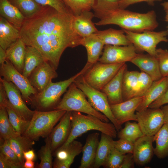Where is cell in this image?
Masks as SVG:
<instances>
[{
  "label": "cell",
  "instance_id": "2e32d148",
  "mask_svg": "<svg viewBox=\"0 0 168 168\" xmlns=\"http://www.w3.org/2000/svg\"><path fill=\"white\" fill-rule=\"evenodd\" d=\"M82 145L74 140L64 147H60L54 152L56 156L53 167L69 168L74 161L75 157L82 151Z\"/></svg>",
  "mask_w": 168,
  "mask_h": 168
},
{
  "label": "cell",
  "instance_id": "f6af8a7d",
  "mask_svg": "<svg viewBox=\"0 0 168 168\" xmlns=\"http://www.w3.org/2000/svg\"><path fill=\"white\" fill-rule=\"evenodd\" d=\"M134 143L125 139L119 138L116 141H113L114 147L121 153L126 154L128 153H133Z\"/></svg>",
  "mask_w": 168,
  "mask_h": 168
},
{
  "label": "cell",
  "instance_id": "836d02e7",
  "mask_svg": "<svg viewBox=\"0 0 168 168\" xmlns=\"http://www.w3.org/2000/svg\"><path fill=\"white\" fill-rule=\"evenodd\" d=\"M17 8L25 19L31 18L39 13L43 6L34 0H8Z\"/></svg>",
  "mask_w": 168,
  "mask_h": 168
},
{
  "label": "cell",
  "instance_id": "c3c4849f",
  "mask_svg": "<svg viewBox=\"0 0 168 168\" xmlns=\"http://www.w3.org/2000/svg\"><path fill=\"white\" fill-rule=\"evenodd\" d=\"M161 0H121L119 3V6L120 8L125 9L129 6L138 2H146L152 5L155 1Z\"/></svg>",
  "mask_w": 168,
  "mask_h": 168
},
{
  "label": "cell",
  "instance_id": "f546056e",
  "mask_svg": "<svg viewBox=\"0 0 168 168\" xmlns=\"http://www.w3.org/2000/svg\"><path fill=\"white\" fill-rule=\"evenodd\" d=\"M113 138L110 136L101 133L92 168H99L104 166L111 149L114 146Z\"/></svg>",
  "mask_w": 168,
  "mask_h": 168
},
{
  "label": "cell",
  "instance_id": "f5cc1de1",
  "mask_svg": "<svg viewBox=\"0 0 168 168\" xmlns=\"http://www.w3.org/2000/svg\"><path fill=\"white\" fill-rule=\"evenodd\" d=\"M23 156L26 160H31L34 161L36 158V156L34 150L31 149L24 152Z\"/></svg>",
  "mask_w": 168,
  "mask_h": 168
},
{
  "label": "cell",
  "instance_id": "ffe728a7",
  "mask_svg": "<svg viewBox=\"0 0 168 168\" xmlns=\"http://www.w3.org/2000/svg\"><path fill=\"white\" fill-rule=\"evenodd\" d=\"M141 70L148 75L153 81L162 77L157 58L148 54H137L131 61Z\"/></svg>",
  "mask_w": 168,
  "mask_h": 168
},
{
  "label": "cell",
  "instance_id": "f35d334b",
  "mask_svg": "<svg viewBox=\"0 0 168 168\" xmlns=\"http://www.w3.org/2000/svg\"><path fill=\"white\" fill-rule=\"evenodd\" d=\"M74 16L92 9L95 0H62Z\"/></svg>",
  "mask_w": 168,
  "mask_h": 168
},
{
  "label": "cell",
  "instance_id": "4316f807",
  "mask_svg": "<svg viewBox=\"0 0 168 168\" xmlns=\"http://www.w3.org/2000/svg\"><path fill=\"white\" fill-rule=\"evenodd\" d=\"M26 45L20 38L6 50L7 59L22 74L24 63Z\"/></svg>",
  "mask_w": 168,
  "mask_h": 168
},
{
  "label": "cell",
  "instance_id": "603a6c76",
  "mask_svg": "<svg viewBox=\"0 0 168 168\" xmlns=\"http://www.w3.org/2000/svg\"><path fill=\"white\" fill-rule=\"evenodd\" d=\"M94 17V13L91 11H85L78 15L74 16L73 24L74 29L82 37H87L98 31L92 21Z\"/></svg>",
  "mask_w": 168,
  "mask_h": 168
},
{
  "label": "cell",
  "instance_id": "9c48e42d",
  "mask_svg": "<svg viewBox=\"0 0 168 168\" xmlns=\"http://www.w3.org/2000/svg\"><path fill=\"white\" fill-rule=\"evenodd\" d=\"M123 30L128 39L137 50L145 51L155 57L157 45L161 42L168 41L166 37V30L159 32L147 30L137 32Z\"/></svg>",
  "mask_w": 168,
  "mask_h": 168
},
{
  "label": "cell",
  "instance_id": "7a4b0ae2",
  "mask_svg": "<svg viewBox=\"0 0 168 168\" xmlns=\"http://www.w3.org/2000/svg\"><path fill=\"white\" fill-rule=\"evenodd\" d=\"M95 24L97 26L116 25L123 29L137 32L153 30L158 25L153 10L142 13L119 7L108 12L101 19Z\"/></svg>",
  "mask_w": 168,
  "mask_h": 168
},
{
  "label": "cell",
  "instance_id": "b9f144b4",
  "mask_svg": "<svg viewBox=\"0 0 168 168\" xmlns=\"http://www.w3.org/2000/svg\"><path fill=\"white\" fill-rule=\"evenodd\" d=\"M153 81L150 77L144 72H139L138 86L136 97L143 96L152 85Z\"/></svg>",
  "mask_w": 168,
  "mask_h": 168
},
{
  "label": "cell",
  "instance_id": "ee69618b",
  "mask_svg": "<svg viewBox=\"0 0 168 168\" xmlns=\"http://www.w3.org/2000/svg\"><path fill=\"white\" fill-rule=\"evenodd\" d=\"M43 6H49L58 11L64 13H72L62 0H34Z\"/></svg>",
  "mask_w": 168,
  "mask_h": 168
},
{
  "label": "cell",
  "instance_id": "8fae6325",
  "mask_svg": "<svg viewBox=\"0 0 168 168\" xmlns=\"http://www.w3.org/2000/svg\"><path fill=\"white\" fill-rule=\"evenodd\" d=\"M137 121L144 135L154 136L164 123L161 108H147L136 113Z\"/></svg>",
  "mask_w": 168,
  "mask_h": 168
},
{
  "label": "cell",
  "instance_id": "6f0895ef",
  "mask_svg": "<svg viewBox=\"0 0 168 168\" xmlns=\"http://www.w3.org/2000/svg\"><path fill=\"white\" fill-rule=\"evenodd\" d=\"M161 5L165 11L168 9V1L162 3Z\"/></svg>",
  "mask_w": 168,
  "mask_h": 168
},
{
  "label": "cell",
  "instance_id": "9f6ffc18",
  "mask_svg": "<svg viewBox=\"0 0 168 168\" xmlns=\"http://www.w3.org/2000/svg\"><path fill=\"white\" fill-rule=\"evenodd\" d=\"M34 167L35 162L31 160H26L23 165L24 168H34Z\"/></svg>",
  "mask_w": 168,
  "mask_h": 168
},
{
  "label": "cell",
  "instance_id": "db71d44e",
  "mask_svg": "<svg viewBox=\"0 0 168 168\" xmlns=\"http://www.w3.org/2000/svg\"><path fill=\"white\" fill-rule=\"evenodd\" d=\"M160 108L164 114V123L168 124V104L162 106Z\"/></svg>",
  "mask_w": 168,
  "mask_h": 168
},
{
  "label": "cell",
  "instance_id": "30bf717a",
  "mask_svg": "<svg viewBox=\"0 0 168 168\" xmlns=\"http://www.w3.org/2000/svg\"><path fill=\"white\" fill-rule=\"evenodd\" d=\"M1 77L4 80L12 82L19 89L24 101L29 104L31 96L38 92L31 84L28 78L24 76L7 59L1 65Z\"/></svg>",
  "mask_w": 168,
  "mask_h": 168
},
{
  "label": "cell",
  "instance_id": "e0dca14e",
  "mask_svg": "<svg viewBox=\"0 0 168 168\" xmlns=\"http://www.w3.org/2000/svg\"><path fill=\"white\" fill-rule=\"evenodd\" d=\"M72 112H66L49 135L51 139L52 153L54 152L62 146L69 136L71 128Z\"/></svg>",
  "mask_w": 168,
  "mask_h": 168
},
{
  "label": "cell",
  "instance_id": "7c38bea8",
  "mask_svg": "<svg viewBox=\"0 0 168 168\" xmlns=\"http://www.w3.org/2000/svg\"><path fill=\"white\" fill-rule=\"evenodd\" d=\"M137 50L133 44L123 46L106 45L98 61L105 63L131 62L137 54Z\"/></svg>",
  "mask_w": 168,
  "mask_h": 168
},
{
  "label": "cell",
  "instance_id": "1f68e13d",
  "mask_svg": "<svg viewBox=\"0 0 168 168\" xmlns=\"http://www.w3.org/2000/svg\"><path fill=\"white\" fill-rule=\"evenodd\" d=\"M154 139L156 142L154 154L159 158L168 156V124L164 123L154 135Z\"/></svg>",
  "mask_w": 168,
  "mask_h": 168
},
{
  "label": "cell",
  "instance_id": "cb8c5ba5",
  "mask_svg": "<svg viewBox=\"0 0 168 168\" xmlns=\"http://www.w3.org/2000/svg\"><path fill=\"white\" fill-rule=\"evenodd\" d=\"M80 45L84 46L86 50L87 62L92 65L98 61L105 45L95 33L87 37L82 38L80 40Z\"/></svg>",
  "mask_w": 168,
  "mask_h": 168
},
{
  "label": "cell",
  "instance_id": "680465c9",
  "mask_svg": "<svg viewBox=\"0 0 168 168\" xmlns=\"http://www.w3.org/2000/svg\"><path fill=\"white\" fill-rule=\"evenodd\" d=\"M166 11V14L165 16V21L168 22V9Z\"/></svg>",
  "mask_w": 168,
  "mask_h": 168
},
{
  "label": "cell",
  "instance_id": "60d3db41",
  "mask_svg": "<svg viewBox=\"0 0 168 168\" xmlns=\"http://www.w3.org/2000/svg\"><path fill=\"white\" fill-rule=\"evenodd\" d=\"M0 153L4 157L12 163L23 168L16 154L9 145L7 140H3L0 138Z\"/></svg>",
  "mask_w": 168,
  "mask_h": 168
},
{
  "label": "cell",
  "instance_id": "ab89813d",
  "mask_svg": "<svg viewBox=\"0 0 168 168\" xmlns=\"http://www.w3.org/2000/svg\"><path fill=\"white\" fill-rule=\"evenodd\" d=\"M125 155L119 152L114 146L103 166L108 168H119Z\"/></svg>",
  "mask_w": 168,
  "mask_h": 168
},
{
  "label": "cell",
  "instance_id": "e575fe53",
  "mask_svg": "<svg viewBox=\"0 0 168 168\" xmlns=\"http://www.w3.org/2000/svg\"><path fill=\"white\" fill-rule=\"evenodd\" d=\"M118 132L119 138L125 139L133 143L144 135L138 123L129 121L126 122L124 127Z\"/></svg>",
  "mask_w": 168,
  "mask_h": 168
},
{
  "label": "cell",
  "instance_id": "44dd1931",
  "mask_svg": "<svg viewBox=\"0 0 168 168\" xmlns=\"http://www.w3.org/2000/svg\"><path fill=\"white\" fill-rule=\"evenodd\" d=\"M99 135V133L95 132L87 136L85 143L82 147V155L79 168H92L100 141Z\"/></svg>",
  "mask_w": 168,
  "mask_h": 168
},
{
  "label": "cell",
  "instance_id": "bcb514c9",
  "mask_svg": "<svg viewBox=\"0 0 168 168\" xmlns=\"http://www.w3.org/2000/svg\"><path fill=\"white\" fill-rule=\"evenodd\" d=\"M0 122L11 131L16 132L10 122L7 111L5 107H0Z\"/></svg>",
  "mask_w": 168,
  "mask_h": 168
},
{
  "label": "cell",
  "instance_id": "5b68a950",
  "mask_svg": "<svg viewBox=\"0 0 168 168\" xmlns=\"http://www.w3.org/2000/svg\"><path fill=\"white\" fill-rule=\"evenodd\" d=\"M35 110L28 128L22 135L34 141L38 140L40 137L48 136L54 126L67 112L57 110Z\"/></svg>",
  "mask_w": 168,
  "mask_h": 168
},
{
  "label": "cell",
  "instance_id": "7bdbcfd3",
  "mask_svg": "<svg viewBox=\"0 0 168 168\" xmlns=\"http://www.w3.org/2000/svg\"><path fill=\"white\" fill-rule=\"evenodd\" d=\"M156 57L158 60L162 77H166L168 75V50L156 49Z\"/></svg>",
  "mask_w": 168,
  "mask_h": 168
},
{
  "label": "cell",
  "instance_id": "94428289",
  "mask_svg": "<svg viewBox=\"0 0 168 168\" xmlns=\"http://www.w3.org/2000/svg\"><path fill=\"white\" fill-rule=\"evenodd\" d=\"M166 77V78H167V81H168V75H167V76Z\"/></svg>",
  "mask_w": 168,
  "mask_h": 168
},
{
  "label": "cell",
  "instance_id": "ba28073f",
  "mask_svg": "<svg viewBox=\"0 0 168 168\" xmlns=\"http://www.w3.org/2000/svg\"><path fill=\"white\" fill-rule=\"evenodd\" d=\"M125 63H105L98 61L92 65L82 77L90 86L101 91Z\"/></svg>",
  "mask_w": 168,
  "mask_h": 168
},
{
  "label": "cell",
  "instance_id": "4fadbf2b",
  "mask_svg": "<svg viewBox=\"0 0 168 168\" xmlns=\"http://www.w3.org/2000/svg\"><path fill=\"white\" fill-rule=\"evenodd\" d=\"M0 82L3 84L6 91L9 102L8 106L20 116L30 121L35 110H30L27 106L19 89L12 82H7L1 77Z\"/></svg>",
  "mask_w": 168,
  "mask_h": 168
},
{
  "label": "cell",
  "instance_id": "8d00e7d4",
  "mask_svg": "<svg viewBox=\"0 0 168 168\" xmlns=\"http://www.w3.org/2000/svg\"><path fill=\"white\" fill-rule=\"evenodd\" d=\"M121 0H95L92 10L94 16L101 19L109 11L119 7Z\"/></svg>",
  "mask_w": 168,
  "mask_h": 168
},
{
  "label": "cell",
  "instance_id": "83f0119b",
  "mask_svg": "<svg viewBox=\"0 0 168 168\" xmlns=\"http://www.w3.org/2000/svg\"><path fill=\"white\" fill-rule=\"evenodd\" d=\"M0 14L1 16L19 30L26 19L18 9L8 0H0Z\"/></svg>",
  "mask_w": 168,
  "mask_h": 168
},
{
  "label": "cell",
  "instance_id": "4dcf8cb0",
  "mask_svg": "<svg viewBox=\"0 0 168 168\" xmlns=\"http://www.w3.org/2000/svg\"><path fill=\"white\" fill-rule=\"evenodd\" d=\"M139 72L125 69L123 76V97L124 101L135 97L138 86Z\"/></svg>",
  "mask_w": 168,
  "mask_h": 168
},
{
  "label": "cell",
  "instance_id": "9a60e30c",
  "mask_svg": "<svg viewBox=\"0 0 168 168\" xmlns=\"http://www.w3.org/2000/svg\"><path fill=\"white\" fill-rule=\"evenodd\" d=\"M143 98V96L135 97L119 103L110 105L114 116L121 125L131 120L137 121L135 111Z\"/></svg>",
  "mask_w": 168,
  "mask_h": 168
},
{
  "label": "cell",
  "instance_id": "484cf974",
  "mask_svg": "<svg viewBox=\"0 0 168 168\" xmlns=\"http://www.w3.org/2000/svg\"><path fill=\"white\" fill-rule=\"evenodd\" d=\"M20 38L19 30L0 17V46L6 50Z\"/></svg>",
  "mask_w": 168,
  "mask_h": 168
},
{
  "label": "cell",
  "instance_id": "816d5d0a",
  "mask_svg": "<svg viewBox=\"0 0 168 168\" xmlns=\"http://www.w3.org/2000/svg\"><path fill=\"white\" fill-rule=\"evenodd\" d=\"M0 168H21L5 158L0 153Z\"/></svg>",
  "mask_w": 168,
  "mask_h": 168
},
{
  "label": "cell",
  "instance_id": "7dc6e473",
  "mask_svg": "<svg viewBox=\"0 0 168 168\" xmlns=\"http://www.w3.org/2000/svg\"><path fill=\"white\" fill-rule=\"evenodd\" d=\"M168 104V87L165 93L158 99L151 103L148 107L152 108H160Z\"/></svg>",
  "mask_w": 168,
  "mask_h": 168
},
{
  "label": "cell",
  "instance_id": "f907efd6",
  "mask_svg": "<svg viewBox=\"0 0 168 168\" xmlns=\"http://www.w3.org/2000/svg\"><path fill=\"white\" fill-rule=\"evenodd\" d=\"M9 102L7 95L2 83L0 82V107H7Z\"/></svg>",
  "mask_w": 168,
  "mask_h": 168
},
{
  "label": "cell",
  "instance_id": "d6986e66",
  "mask_svg": "<svg viewBox=\"0 0 168 168\" xmlns=\"http://www.w3.org/2000/svg\"><path fill=\"white\" fill-rule=\"evenodd\" d=\"M127 68V65L125 63L101 91L106 96L110 105L115 104L124 101L123 78L124 72Z\"/></svg>",
  "mask_w": 168,
  "mask_h": 168
},
{
  "label": "cell",
  "instance_id": "277c9868",
  "mask_svg": "<svg viewBox=\"0 0 168 168\" xmlns=\"http://www.w3.org/2000/svg\"><path fill=\"white\" fill-rule=\"evenodd\" d=\"M71 124V128L69 136L60 147L66 146L77 138L90 130H97L113 138H115L117 135V131L112 123L104 122L91 114L86 115L80 112L72 111Z\"/></svg>",
  "mask_w": 168,
  "mask_h": 168
},
{
  "label": "cell",
  "instance_id": "6da1fadb",
  "mask_svg": "<svg viewBox=\"0 0 168 168\" xmlns=\"http://www.w3.org/2000/svg\"><path fill=\"white\" fill-rule=\"evenodd\" d=\"M74 17L72 13L44 6L38 14L25 19L19 30L20 38L26 46L36 48L56 70L65 49L80 45L82 37L74 29Z\"/></svg>",
  "mask_w": 168,
  "mask_h": 168
},
{
  "label": "cell",
  "instance_id": "7402d4cb",
  "mask_svg": "<svg viewBox=\"0 0 168 168\" xmlns=\"http://www.w3.org/2000/svg\"><path fill=\"white\" fill-rule=\"evenodd\" d=\"M168 87V81L166 77H163L158 80L153 81L144 96L136 111H141L148 108L151 103L165 93Z\"/></svg>",
  "mask_w": 168,
  "mask_h": 168
},
{
  "label": "cell",
  "instance_id": "8992f818",
  "mask_svg": "<svg viewBox=\"0 0 168 168\" xmlns=\"http://www.w3.org/2000/svg\"><path fill=\"white\" fill-rule=\"evenodd\" d=\"M86 97L73 82L69 86L54 110L83 113L95 116L104 122H108L109 120L108 118L95 110L86 99Z\"/></svg>",
  "mask_w": 168,
  "mask_h": 168
},
{
  "label": "cell",
  "instance_id": "74e56055",
  "mask_svg": "<svg viewBox=\"0 0 168 168\" xmlns=\"http://www.w3.org/2000/svg\"><path fill=\"white\" fill-rule=\"evenodd\" d=\"M10 122L14 130L22 135L26 131L30 121L17 114L11 107L6 108Z\"/></svg>",
  "mask_w": 168,
  "mask_h": 168
},
{
  "label": "cell",
  "instance_id": "91938a15",
  "mask_svg": "<svg viewBox=\"0 0 168 168\" xmlns=\"http://www.w3.org/2000/svg\"><path fill=\"white\" fill-rule=\"evenodd\" d=\"M167 30L166 31H167V35H168V25L167 26Z\"/></svg>",
  "mask_w": 168,
  "mask_h": 168
},
{
  "label": "cell",
  "instance_id": "d590c367",
  "mask_svg": "<svg viewBox=\"0 0 168 168\" xmlns=\"http://www.w3.org/2000/svg\"><path fill=\"white\" fill-rule=\"evenodd\" d=\"M45 144L38 152V156L40 160L37 168H52L53 167L51 141L49 135L45 140Z\"/></svg>",
  "mask_w": 168,
  "mask_h": 168
},
{
  "label": "cell",
  "instance_id": "5bb4252c",
  "mask_svg": "<svg viewBox=\"0 0 168 168\" xmlns=\"http://www.w3.org/2000/svg\"><path fill=\"white\" fill-rule=\"evenodd\" d=\"M58 76L56 70L48 62L45 61L36 67L28 78L31 85L40 92Z\"/></svg>",
  "mask_w": 168,
  "mask_h": 168
},
{
  "label": "cell",
  "instance_id": "3957f363",
  "mask_svg": "<svg viewBox=\"0 0 168 168\" xmlns=\"http://www.w3.org/2000/svg\"><path fill=\"white\" fill-rule=\"evenodd\" d=\"M92 65L87 62L80 71L69 78L56 82H51L44 90L31 96L29 104L37 110H54L60 100L61 97L69 86L78 77L84 75Z\"/></svg>",
  "mask_w": 168,
  "mask_h": 168
},
{
  "label": "cell",
  "instance_id": "681fc988",
  "mask_svg": "<svg viewBox=\"0 0 168 168\" xmlns=\"http://www.w3.org/2000/svg\"><path fill=\"white\" fill-rule=\"evenodd\" d=\"M134 161L133 153L125 154L119 168H131L134 166Z\"/></svg>",
  "mask_w": 168,
  "mask_h": 168
},
{
  "label": "cell",
  "instance_id": "11a10c76",
  "mask_svg": "<svg viewBox=\"0 0 168 168\" xmlns=\"http://www.w3.org/2000/svg\"><path fill=\"white\" fill-rule=\"evenodd\" d=\"M7 59L6 50L0 46V63H4Z\"/></svg>",
  "mask_w": 168,
  "mask_h": 168
},
{
  "label": "cell",
  "instance_id": "52a82bcc",
  "mask_svg": "<svg viewBox=\"0 0 168 168\" xmlns=\"http://www.w3.org/2000/svg\"><path fill=\"white\" fill-rule=\"evenodd\" d=\"M82 75L78 77L74 82L87 98L91 106L105 116L114 124L117 131H119L122 129V125L114 116L106 96L101 91L89 85L84 80Z\"/></svg>",
  "mask_w": 168,
  "mask_h": 168
},
{
  "label": "cell",
  "instance_id": "d6a6232c",
  "mask_svg": "<svg viewBox=\"0 0 168 168\" xmlns=\"http://www.w3.org/2000/svg\"><path fill=\"white\" fill-rule=\"evenodd\" d=\"M7 140L9 145L16 154L21 164L23 167L25 160L23 153L32 148L35 144L34 141L22 135Z\"/></svg>",
  "mask_w": 168,
  "mask_h": 168
},
{
  "label": "cell",
  "instance_id": "d4e9b609",
  "mask_svg": "<svg viewBox=\"0 0 168 168\" xmlns=\"http://www.w3.org/2000/svg\"><path fill=\"white\" fill-rule=\"evenodd\" d=\"M105 45L125 46L132 44L128 40L123 29L117 30L110 28L98 30L95 33Z\"/></svg>",
  "mask_w": 168,
  "mask_h": 168
},
{
  "label": "cell",
  "instance_id": "ac0fdd59",
  "mask_svg": "<svg viewBox=\"0 0 168 168\" xmlns=\"http://www.w3.org/2000/svg\"><path fill=\"white\" fill-rule=\"evenodd\" d=\"M154 136L144 135L134 142L133 154L135 163L142 166L149 162L154 153Z\"/></svg>",
  "mask_w": 168,
  "mask_h": 168
},
{
  "label": "cell",
  "instance_id": "f1b7e54d",
  "mask_svg": "<svg viewBox=\"0 0 168 168\" xmlns=\"http://www.w3.org/2000/svg\"><path fill=\"white\" fill-rule=\"evenodd\" d=\"M45 61L36 48L32 46H26L22 75L28 78L33 70Z\"/></svg>",
  "mask_w": 168,
  "mask_h": 168
}]
</instances>
